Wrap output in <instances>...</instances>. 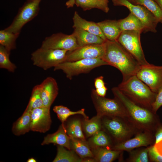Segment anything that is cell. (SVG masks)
<instances>
[{"instance_id":"obj_1","label":"cell","mask_w":162,"mask_h":162,"mask_svg":"<svg viewBox=\"0 0 162 162\" xmlns=\"http://www.w3.org/2000/svg\"><path fill=\"white\" fill-rule=\"evenodd\" d=\"M102 59L108 65L116 68L121 72L123 79L136 75L140 65L137 61L117 40H106Z\"/></svg>"},{"instance_id":"obj_2","label":"cell","mask_w":162,"mask_h":162,"mask_svg":"<svg viewBox=\"0 0 162 162\" xmlns=\"http://www.w3.org/2000/svg\"><path fill=\"white\" fill-rule=\"evenodd\" d=\"M112 90L115 98L122 104L127 115V118L134 128L143 131L151 130L154 121V116L151 110L142 107L124 94L117 87Z\"/></svg>"},{"instance_id":"obj_3","label":"cell","mask_w":162,"mask_h":162,"mask_svg":"<svg viewBox=\"0 0 162 162\" xmlns=\"http://www.w3.org/2000/svg\"><path fill=\"white\" fill-rule=\"evenodd\" d=\"M117 87L124 94L136 104L152 110V104L155 100L156 94L136 75L123 79Z\"/></svg>"},{"instance_id":"obj_4","label":"cell","mask_w":162,"mask_h":162,"mask_svg":"<svg viewBox=\"0 0 162 162\" xmlns=\"http://www.w3.org/2000/svg\"><path fill=\"white\" fill-rule=\"evenodd\" d=\"M68 51L41 47L32 53L31 59L34 65L46 70L65 62Z\"/></svg>"},{"instance_id":"obj_5","label":"cell","mask_w":162,"mask_h":162,"mask_svg":"<svg viewBox=\"0 0 162 162\" xmlns=\"http://www.w3.org/2000/svg\"><path fill=\"white\" fill-rule=\"evenodd\" d=\"M121 117L104 116L102 118V129L111 138L118 143L123 142L129 138L134 132L132 126L129 125Z\"/></svg>"},{"instance_id":"obj_6","label":"cell","mask_w":162,"mask_h":162,"mask_svg":"<svg viewBox=\"0 0 162 162\" xmlns=\"http://www.w3.org/2000/svg\"><path fill=\"white\" fill-rule=\"evenodd\" d=\"M91 95L97 115L101 117L109 116L127 118V115L124 108L116 98L111 99L99 96L94 89H92Z\"/></svg>"},{"instance_id":"obj_7","label":"cell","mask_w":162,"mask_h":162,"mask_svg":"<svg viewBox=\"0 0 162 162\" xmlns=\"http://www.w3.org/2000/svg\"><path fill=\"white\" fill-rule=\"evenodd\" d=\"M108 65L102 58L83 59L73 62H64L54 67V70H61L66 77L71 80L74 76L82 73H87L93 69Z\"/></svg>"},{"instance_id":"obj_8","label":"cell","mask_w":162,"mask_h":162,"mask_svg":"<svg viewBox=\"0 0 162 162\" xmlns=\"http://www.w3.org/2000/svg\"><path fill=\"white\" fill-rule=\"evenodd\" d=\"M141 33L140 32L134 31H123L117 40L141 66L149 64L145 58L141 45Z\"/></svg>"},{"instance_id":"obj_9","label":"cell","mask_w":162,"mask_h":162,"mask_svg":"<svg viewBox=\"0 0 162 162\" xmlns=\"http://www.w3.org/2000/svg\"><path fill=\"white\" fill-rule=\"evenodd\" d=\"M114 5L127 8L142 22L144 27V32H157L156 27L158 21L154 16L144 6L133 4L128 0H112Z\"/></svg>"},{"instance_id":"obj_10","label":"cell","mask_w":162,"mask_h":162,"mask_svg":"<svg viewBox=\"0 0 162 162\" xmlns=\"http://www.w3.org/2000/svg\"><path fill=\"white\" fill-rule=\"evenodd\" d=\"M41 0H26L20 8L11 24L5 29L20 34L22 27L38 14Z\"/></svg>"},{"instance_id":"obj_11","label":"cell","mask_w":162,"mask_h":162,"mask_svg":"<svg viewBox=\"0 0 162 162\" xmlns=\"http://www.w3.org/2000/svg\"><path fill=\"white\" fill-rule=\"evenodd\" d=\"M136 75L156 94L162 86V66L150 64L140 66Z\"/></svg>"},{"instance_id":"obj_12","label":"cell","mask_w":162,"mask_h":162,"mask_svg":"<svg viewBox=\"0 0 162 162\" xmlns=\"http://www.w3.org/2000/svg\"><path fill=\"white\" fill-rule=\"evenodd\" d=\"M105 49V42L101 44H92L80 46L73 50L68 52L65 62L75 61L83 59H102Z\"/></svg>"},{"instance_id":"obj_13","label":"cell","mask_w":162,"mask_h":162,"mask_svg":"<svg viewBox=\"0 0 162 162\" xmlns=\"http://www.w3.org/2000/svg\"><path fill=\"white\" fill-rule=\"evenodd\" d=\"M41 47L47 49L71 51L79 46L72 33L68 35L58 33L45 38L42 42Z\"/></svg>"},{"instance_id":"obj_14","label":"cell","mask_w":162,"mask_h":162,"mask_svg":"<svg viewBox=\"0 0 162 162\" xmlns=\"http://www.w3.org/2000/svg\"><path fill=\"white\" fill-rule=\"evenodd\" d=\"M50 109L44 106L31 111V130L44 133L50 129L52 123Z\"/></svg>"},{"instance_id":"obj_15","label":"cell","mask_w":162,"mask_h":162,"mask_svg":"<svg viewBox=\"0 0 162 162\" xmlns=\"http://www.w3.org/2000/svg\"><path fill=\"white\" fill-rule=\"evenodd\" d=\"M152 140L150 131H144L139 133L134 138L117 143L111 149L121 151H130L135 148L147 146L152 143Z\"/></svg>"},{"instance_id":"obj_16","label":"cell","mask_w":162,"mask_h":162,"mask_svg":"<svg viewBox=\"0 0 162 162\" xmlns=\"http://www.w3.org/2000/svg\"><path fill=\"white\" fill-rule=\"evenodd\" d=\"M44 106L50 107L56 98L58 88L56 80L51 77H48L39 85Z\"/></svg>"},{"instance_id":"obj_17","label":"cell","mask_w":162,"mask_h":162,"mask_svg":"<svg viewBox=\"0 0 162 162\" xmlns=\"http://www.w3.org/2000/svg\"><path fill=\"white\" fill-rule=\"evenodd\" d=\"M50 143L63 146L68 149L71 150L70 138L68 135L64 124H62L55 133L49 134L44 139L42 145Z\"/></svg>"},{"instance_id":"obj_18","label":"cell","mask_w":162,"mask_h":162,"mask_svg":"<svg viewBox=\"0 0 162 162\" xmlns=\"http://www.w3.org/2000/svg\"><path fill=\"white\" fill-rule=\"evenodd\" d=\"M74 28H77L98 35L104 40L107 39L102 32L97 23L87 21L81 17L75 11L73 18Z\"/></svg>"},{"instance_id":"obj_19","label":"cell","mask_w":162,"mask_h":162,"mask_svg":"<svg viewBox=\"0 0 162 162\" xmlns=\"http://www.w3.org/2000/svg\"><path fill=\"white\" fill-rule=\"evenodd\" d=\"M73 34L79 46L92 44L104 43V40L100 37L79 28H74Z\"/></svg>"},{"instance_id":"obj_20","label":"cell","mask_w":162,"mask_h":162,"mask_svg":"<svg viewBox=\"0 0 162 162\" xmlns=\"http://www.w3.org/2000/svg\"><path fill=\"white\" fill-rule=\"evenodd\" d=\"M97 23L107 40H117L122 32L118 20H106Z\"/></svg>"},{"instance_id":"obj_21","label":"cell","mask_w":162,"mask_h":162,"mask_svg":"<svg viewBox=\"0 0 162 162\" xmlns=\"http://www.w3.org/2000/svg\"><path fill=\"white\" fill-rule=\"evenodd\" d=\"M70 138L71 149L74 151L82 159L86 158H93L94 155L88 142L86 140Z\"/></svg>"},{"instance_id":"obj_22","label":"cell","mask_w":162,"mask_h":162,"mask_svg":"<svg viewBox=\"0 0 162 162\" xmlns=\"http://www.w3.org/2000/svg\"><path fill=\"white\" fill-rule=\"evenodd\" d=\"M31 111H25L22 116L13 124V133L16 136H20L28 132L31 130Z\"/></svg>"},{"instance_id":"obj_23","label":"cell","mask_w":162,"mask_h":162,"mask_svg":"<svg viewBox=\"0 0 162 162\" xmlns=\"http://www.w3.org/2000/svg\"><path fill=\"white\" fill-rule=\"evenodd\" d=\"M107 148L91 149L96 162H111L116 159L122 151Z\"/></svg>"},{"instance_id":"obj_24","label":"cell","mask_w":162,"mask_h":162,"mask_svg":"<svg viewBox=\"0 0 162 162\" xmlns=\"http://www.w3.org/2000/svg\"><path fill=\"white\" fill-rule=\"evenodd\" d=\"M122 32L134 31L144 32V27L141 21L130 13L126 17L118 20Z\"/></svg>"},{"instance_id":"obj_25","label":"cell","mask_w":162,"mask_h":162,"mask_svg":"<svg viewBox=\"0 0 162 162\" xmlns=\"http://www.w3.org/2000/svg\"><path fill=\"white\" fill-rule=\"evenodd\" d=\"M87 142L91 149L101 147L111 149L112 147L111 138L104 130L90 137Z\"/></svg>"},{"instance_id":"obj_26","label":"cell","mask_w":162,"mask_h":162,"mask_svg":"<svg viewBox=\"0 0 162 162\" xmlns=\"http://www.w3.org/2000/svg\"><path fill=\"white\" fill-rule=\"evenodd\" d=\"M102 118L97 115L90 119L84 118L82 121V127L87 137H91L101 130Z\"/></svg>"},{"instance_id":"obj_27","label":"cell","mask_w":162,"mask_h":162,"mask_svg":"<svg viewBox=\"0 0 162 162\" xmlns=\"http://www.w3.org/2000/svg\"><path fill=\"white\" fill-rule=\"evenodd\" d=\"M75 4L83 10L97 8L107 13L109 10V0H75Z\"/></svg>"},{"instance_id":"obj_28","label":"cell","mask_w":162,"mask_h":162,"mask_svg":"<svg viewBox=\"0 0 162 162\" xmlns=\"http://www.w3.org/2000/svg\"><path fill=\"white\" fill-rule=\"evenodd\" d=\"M65 147L58 145L57 154L53 162H82V159L72 150H67Z\"/></svg>"},{"instance_id":"obj_29","label":"cell","mask_w":162,"mask_h":162,"mask_svg":"<svg viewBox=\"0 0 162 162\" xmlns=\"http://www.w3.org/2000/svg\"><path fill=\"white\" fill-rule=\"evenodd\" d=\"M20 34L15 33L5 29L0 31V44L9 51L16 48V40Z\"/></svg>"},{"instance_id":"obj_30","label":"cell","mask_w":162,"mask_h":162,"mask_svg":"<svg viewBox=\"0 0 162 162\" xmlns=\"http://www.w3.org/2000/svg\"><path fill=\"white\" fill-rule=\"evenodd\" d=\"M67 133L69 137L86 140L83 133L82 121L75 119L68 122L65 127Z\"/></svg>"},{"instance_id":"obj_31","label":"cell","mask_w":162,"mask_h":162,"mask_svg":"<svg viewBox=\"0 0 162 162\" xmlns=\"http://www.w3.org/2000/svg\"><path fill=\"white\" fill-rule=\"evenodd\" d=\"M53 111L57 114L58 119L64 124L68 118L70 116L76 114H80L84 118H88V117L85 113V109H82L76 111H71L67 107L62 105L56 106L54 107Z\"/></svg>"},{"instance_id":"obj_32","label":"cell","mask_w":162,"mask_h":162,"mask_svg":"<svg viewBox=\"0 0 162 162\" xmlns=\"http://www.w3.org/2000/svg\"><path fill=\"white\" fill-rule=\"evenodd\" d=\"M135 4L144 6L154 16L159 22H162V10L154 0H136Z\"/></svg>"},{"instance_id":"obj_33","label":"cell","mask_w":162,"mask_h":162,"mask_svg":"<svg viewBox=\"0 0 162 162\" xmlns=\"http://www.w3.org/2000/svg\"><path fill=\"white\" fill-rule=\"evenodd\" d=\"M43 106V100L39 85H38L33 88L29 102L25 111H31L34 109Z\"/></svg>"},{"instance_id":"obj_34","label":"cell","mask_w":162,"mask_h":162,"mask_svg":"<svg viewBox=\"0 0 162 162\" xmlns=\"http://www.w3.org/2000/svg\"><path fill=\"white\" fill-rule=\"evenodd\" d=\"M10 52L3 46L0 45V68L6 69L9 72H14L16 67L10 60Z\"/></svg>"},{"instance_id":"obj_35","label":"cell","mask_w":162,"mask_h":162,"mask_svg":"<svg viewBox=\"0 0 162 162\" xmlns=\"http://www.w3.org/2000/svg\"><path fill=\"white\" fill-rule=\"evenodd\" d=\"M148 147L130 152L127 161L148 162Z\"/></svg>"},{"instance_id":"obj_36","label":"cell","mask_w":162,"mask_h":162,"mask_svg":"<svg viewBox=\"0 0 162 162\" xmlns=\"http://www.w3.org/2000/svg\"><path fill=\"white\" fill-rule=\"evenodd\" d=\"M162 106V86L156 93L155 100L152 104V111L155 113Z\"/></svg>"},{"instance_id":"obj_37","label":"cell","mask_w":162,"mask_h":162,"mask_svg":"<svg viewBox=\"0 0 162 162\" xmlns=\"http://www.w3.org/2000/svg\"><path fill=\"white\" fill-rule=\"evenodd\" d=\"M148 155L151 160L154 162H162V155L156 151L154 146L148 147Z\"/></svg>"},{"instance_id":"obj_38","label":"cell","mask_w":162,"mask_h":162,"mask_svg":"<svg viewBox=\"0 0 162 162\" xmlns=\"http://www.w3.org/2000/svg\"><path fill=\"white\" fill-rule=\"evenodd\" d=\"M104 80V77L102 76L96 78L94 81V86L96 89L101 88L105 86Z\"/></svg>"},{"instance_id":"obj_39","label":"cell","mask_w":162,"mask_h":162,"mask_svg":"<svg viewBox=\"0 0 162 162\" xmlns=\"http://www.w3.org/2000/svg\"><path fill=\"white\" fill-rule=\"evenodd\" d=\"M95 90L96 93L98 96L102 97H105L107 88L105 86L101 88L96 89Z\"/></svg>"},{"instance_id":"obj_40","label":"cell","mask_w":162,"mask_h":162,"mask_svg":"<svg viewBox=\"0 0 162 162\" xmlns=\"http://www.w3.org/2000/svg\"><path fill=\"white\" fill-rule=\"evenodd\" d=\"M155 143L162 140V128H160L157 131L155 135Z\"/></svg>"},{"instance_id":"obj_41","label":"cell","mask_w":162,"mask_h":162,"mask_svg":"<svg viewBox=\"0 0 162 162\" xmlns=\"http://www.w3.org/2000/svg\"><path fill=\"white\" fill-rule=\"evenodd\" d=\"M75 0H69L66 3L67 8H71L75 4Z\"/></svg>"},{"instance_id":"obj_42","label":"cell","mask_w":162,"mask_h":162,"mask_svg":"<svg viewBox=\"0 0 162 162\" xmlns=\"http://www.w3.org/2000/svg\"><path fill=\"white\" fill-rule=\"evenodd\" d=\"M159 5L162 10V0H154Z\"/></svg>"},{"instance_id":"obj_43","label":"cell","mask_w":162,"mask_h":162,"mask_svg":"<svg viewBox=\"0 0 162 162\" xmlns=\"http://www.w3.org/2000/svg\"><path fill=\"white\" fill-rule=\"evenodd\" d=\"M27 162H36V160L33 158H31L28 159Z\"/></svg>"},{"instance_id":"obj_44","label":"cell","mask_w":162,"mask_h":162,"mask_svg":"<svg viewBox=\"0 0 162 162\" xmlns=\"http://www.w3.org/2000/svg\"><path fill=\"white\" fill-rule=\"evenodd\" d=\"M128 0L133 4H135L136 0Z\"/></svg>"}]
</instances>
